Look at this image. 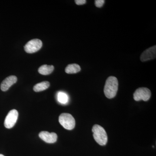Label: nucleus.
Instances as JSON below:
<instances>
[{
  "mask_svg": "<svg viewBox=\"0 0 156 156\" xmlns=\"http://www.w3.org/2000/svg\"><path fill=\"white\" fill-rule=\"evenodd\" d=\"M119 83L115 77H109L105 82L104 87L105 95L109 99L113 98L116 95L118 91Z\"/></svg>",
  "mask_w": 156,
  "mask_h": 156,
  "instance_id": "obj_1",
  "label": "nucleus"
},
{
  "mask_svg": "<svg viewBox=\"0 0 156 156\" xmlns=\"http://www.w3.org/2000/svg\"><path fill=\"white\" fill-rule=\"evenodd\" d=\"M93 137L99 145H106L108 141V136L106 131L103 127L98 125L93 126L92 129Z\"/></svg>",
  "mask_w": 156,
  "mask_h": 156,
  "instance_id": "obj_2",
  "label": "nucleus"
},
{
  "mask_svg": "<svg viewBox=\"0 0 156 156\" xmlns=\"http://www.w3.org/2000/svg\"><path fill=\"white\" fill-rule=\"evenodd\" d=\"M58 121L60 125L67 130H73L75 126V120L69 113L61 114L58 118Z\"/></svg>",
  "mask_w": 156,
  "mask_h": 156,
  "instance_id": "obj_3",
  "label": "nucleus"
},
{
  "mask_svg": "<svg viewBox=\"0 0 156 156\" xmlns=\"http://www.w3.org/2000/svg\"><path fill=\"white\" fill-rule=\"evenodd\" d=\"M151 92L147 88H140L136 89L134 94V98L136 101L143 100L147 101L151 97Z\"/></svg>",
  "mask_w": 156,
  "mask_h": 156,
  "instance_id": "obj_4",
  "label": "nucleus"
},
{
  "mask_svg": "<svg viewBox=\"0 0 156 156\" xmlns=\"http://www.w3.org/2000/svg\"><path fill=\"white\" fill-rule=\"evenodd\" d=\"M42 42L39 39H35L30 40L24 46V50L28 53H35L42 48Z\"/></svg>",
  "mask_w": 156,
  "mask_h": 156,
  "instance_id": "obj_5",
  "label": "nucleus"
},
{
  "mask_svg": "<svg viewBox=\"0 0 156 156\" xmlns=\"http://www.w3.org/2000/svg\"><path fill=\"white\" fill-rule=\"evenodd\" d=\"M18 117V112L16 110L13 109L10 111L5 119L4 122L5 127L9 129L13 128L17 122Z\"/></svg>",
  "mask_w": 156,
  "mask_h": 156,
  "instance_id": "obj_6",
  "label": "nucleus"
},
{
  "mask_svg": "<svg viewBox=\"0 0 156 156\" xmlns=\"http://www.w3.org/2000/svg\"><path fill=\"white\" fill-rule=\"evenodd\" d=\"M156 46L151 47L144 51L140 56V59L141 61L146 62L156 58Z\"/></svg>",
  "mask_w": 156,
  "mask_h": 156,
  "instance_id": "obj_7",
  "label": "nucleus"
},
{
  "mask_svg": "<svg viewBox=\"0 0 156 156\" xmlns=\"http://www.w3.org/2000/svg\"><path fill=\"white\" fill-rule=\"evenodd\" d=\"M39 136L42 140L48 143H54L57 139V134L54 132L50 133L48 131H43L40 132Z\"/></svg>",
  "mask_w": 156,
  "mask_h": 156,
  "instance_id": "obj_8",
  "label": "nucleus"
},
{
  "mask_svg": "<svg viewBox=\"0 0 156 156\" xmlns=\"http://www.w3.org/2000/svg\"><path fill=\"white\" fill-rule=\"evenodd\" d=\"M17 77L15 76H11L8 77L3 81L1 85V90L3 92H5L9 90L17 81Z\"/></svg>",
  "mask_w": 156,
  "mask_h": 156,
  "instance_id": "obj_9",
  "label": "nucleus"
},
{
  "mask_svg": "<svg viewBox=\"0 0 156 156\" xmlns=\"http://www.w3.org/2000/svg\"><path fill=\"white\" fill-rule=\"evenodd\" d=\"M54 69V66L53 65H44L39 68L38 72L43 75H48L53 72Z\"/></svg>",
  "mask_w": 156,
  "mask_h": 156,
  "instance_id": "obj_10",
  "label": "nucleus"
},
{
  "mask_svg": "<svg viewBox=\"0 0 156 156\" xmlns=\"http://www.w3.org/2000/svg\"><path fill=\"white\" fill-rule=\"evenodd\" d=\"M50 84L48 81H44L35 85L34 90L35 92H40L48 89L50 87Z\"/></svg>",
  "mask_w": 156,
  "mask_h": 156,
  "instance_id": "obj_11",
  "label": "nucleus"
},
{
  "mask_svg": "<svg viewBox=\"0 0 156 156\" xmlns=\"http://www.w3.org/2000/svg\"><path fill=\"white\" fill-rule=\"evenodd\" d=\"M80 70V66L77 64H69L65 69L66 73L68 74L76 73Z\"/></svg>",
  "mask_w": 156,
  "mask_h": 156,
  "instance_id": "obj_12",
  "label": "nucleus"
},
{
  "mask_svg": "<svg viewBox=\"0 0 156 156\" xmlns=\"http://www.w3.org/2000/svg\"><path fill=\"white\" fill-rule=\"evenodd\" d=\"M57 100L59 103L66 104L69 101V97L66 93L63 92H59L57 94Z\"/></svg>",
  "mask_w": 156,
  "mask_h": 156,
  "instance_id": "obj_13",
  "label": "nucleus"
},
{
  "mask_svg": "<svg viewBox=\"0 0 156 156\" xmlns=\"http://www.w3.org/2000/svg\"><path fill=\"white\" fill-rule=\"evenodd\" d=\"M105 1L104 0H96L95 1V5L97 8H101L103 6Z\"/></svg>",
  "mask_w": 156,
  "mask_h": 156,
  "instance_id": "obj_14",
  "label": "nucleus"
},
{
  "mask_svg": "<svg viewBox=\"0 0 156 156\" xmlns=\"http://www.w3.org/2000/svg\"><path fill=\"white\" fill-rule=\"evenodd\" d=\"M75 2L76 4L78 5H84L87 2V1L86 0H76Z\"/></svg>",
  "mask_w": 156,
  "mask_h": 156,
  "instance_id": "obj_15",
  "label": "nucleus"
},
{
  "mask_svg": "<svg viewBox=\"0 0 156 156\" xmlns=\"http://www.w3.org/2000/svg\"><path fill=\"white\" fill-rule=\"evenodd\" d=\"M0 156H5L4 155H3L2 154H0Z\"/></svg>",
  "mask_w": 156,
  "mask_h": 156,
  "instance_id": "obj_16",
  "label": "nucleus"
}]
</instances>
